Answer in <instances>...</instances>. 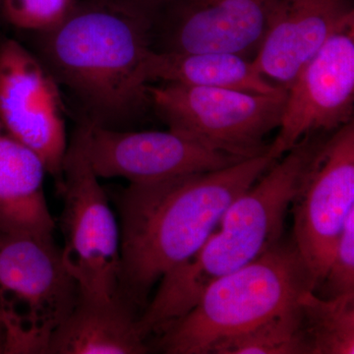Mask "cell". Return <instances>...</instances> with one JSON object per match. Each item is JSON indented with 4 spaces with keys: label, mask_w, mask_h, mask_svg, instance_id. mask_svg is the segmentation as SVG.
<instances>
[{
    "label": "cell",
    "mask_w": 354,
    "mask_h": 354,
    "mask_svg": "<svg viewBox=\"0 0 354 354\" xmlns=\"http://www.w3.org/2000/svg\"><path fill=\"white\" fill-rule=\"evenodd\" d=\"M276 160L267 152L216 171L130 183L118 199L121 297L146 307L153 286L199 251L227 207Z\"/></svg>",
    "instance_id": "cell-1"
},
{
    "label": "cell",
    "mask_w": 354,
    "mask_h": 354,
    "mask_svg": "<svg viewBox=\"0 0 354 354\" xmlns=\"http://www.w3.org/2000/svg\"><path fill=\"white\" fill-rule=\"evenodd\" d=\"M39 34V59L88 111V122L114 129L149 102L146 16L120 0L75 4Z\"/></svg>",
    "instance_id": "cell-2"
},
{
    "label": "cell",
    "mask_w": 354,
    "mask_h": 354,
    "mask_svg": "<svg viewBox=\"0 0 354 354\" xmlns=\"http://www.w3.org/2000/svg\"><path fill=\"white\" fill-rule=\"evenodd\" d=\"M319 144L307 137L274 162L227 207L199 251L160 279L152 301L140 315L144 337L160 334L187 313L213 281L281 241L286 213Z\"/></svg>",
    "instance_id": "cell-3"
},
{
    "label": "cell",
    "mask_w": 354,
    "mask_h": 354,
    "mask_svg": "<svg viewBox=\"0 0 354 354\" xmlns=\"http://www.w3.org/2000/svg\"><path fill=\"white\" fill-rule=\"evenodd\" d=\"M313 283L293 242L276 246L206 288L196 304L160 333L167 354H209L223 339L297 304Z\"/></svg>",
    "instance_id": "cell-4"
},
{
    "label": "cell",
    "mask_w": 354,
    "mask_h": 354,
    "mask_svg": "<svg viewBox=\"0 0 354 354\" xmlns=\"http://www.w3.org/2000/svg\"><path fill=\"white\" fill-rule=\"evenodd\" d=\"M80 292L53 236L0 230V312L6 353H48Z\"/></svg>",
    "instance_id": "cell-5"
},
{
    "label": "cell",
    "mask_w": 354,
    "mask_h": 354,
    "mask_svg": "<svg viewBox=\"0 0 354 354\" xmlns=\"http://www.w3.org/2000/svg\"><path fill=\"white\" fill-rule=\"evenodd\" d=\"M58 192L64 203L62 257L80 297L97 302L122 297L120 227L88 160L85 124L67 147Z\"/></svg>",
    "instance_id": "cell-6"
},
{
    "label": "cell",
    "mask_w": 354,
    "mask_h": 354,
    "mask_svg": "<svg viewBox=\"0 0 354 354\" xmlns=\"http://www.w3.org/2000/svg\"><path fill=\"white\" fill-rule=\"evenodd\" d=\"M147 95L171 131L246 160L269 150L264 140L279 127L286 90L260 94L162 83L149 84Z\"/></svg>",
    "instance_id": "cell-7"
},
{
    "label": "cell",
    "mask_w": 354,
    "mask_h": 354,
    "mask_svg": "<svg viewBox=\"0 0 354 354\" xmlns=\"http://www.w3.org/2000/svg\"><path fill=\"white\" fill-rule=\"evenodd\" d=\"M290 207L292 242L316 291L327 274L346 218L354 211L353 120L319 144Z\"/></svg>",
    "instance_id": "cell-8"
},
{
    "label": "cell",
    "mask_w": 354,
    "mask_h": 354,
    "mask_svg": "<svg viewBox=\"0 0 354 354\" xmlns=\"http://www.w3.org/2000/svg\"><path fill=\"white\" fill-rule=\"evenodd\" d=\"M0 122L34 151L62 186L67 144L59 86L19 41L0 39Z\"/></svg>",
    "instance_id": "cell-9"
},
{
    "label": "cell",
    "mask_w": 354,
    "mask_h": 354,
    "mask_svg": "<svg viewBox=\"0 0 354 354\" xmlns=\"http://www.w3.org/2000/svg\"><path fill=\"white\" fill-rule=\"evenodd\" d=\"M354 18L335 31L300 71L286 97L277 138L268 152L278 160L311 133L353 120Z\"/></svg>",
    "instance_id": "cell-10"
},
{
    "label": "cell",
    "mask_w": 354,
    "mask_h": 354,
    "mask_svg": "<svg viewBox=\"0 0 354 354\" xmlns=\"http://www.w3.org/2000/svg\"><path fill=\"white\" fill-rule=\"evenodd\" d=\"M86 149L97 177H121L130 183L216 171L242 158L212 150L169 131H120L85 123Z\"/></svg>",
    "instance_id": "cell-11"
},
{
    "label": "cell",
    "mask_w": 354,
    "mask_h": 354,
    "mask_svg": "<svg viewBox=\"0 0 354 354\" xmlns=\"http://www.w3.org/2000/svg\"><path fill=\"white\" fill-rule=\"evenodd\" d=\"M353 10L344 0H278L252 59L266 79L288 88Z\"/></svg>",
    "instance_id": "cell-12"
},
{
    "label": "cell",
    "mask_w": 354,
    "mask_h": 354,
    "mask_svg": "<svg viewBox=\"0 0 354 354\" xmlns=\"http://www.w3.org/2000/svg\"><path fill=\"white\" fill-rule=\"evenodd\" d=\"M278 0H177L162 50H257Z\"/></svg>",
    "instance_id": "cell-13"
},
{
    "label": "cell",
    "mask_w": 354,
    "mask_h": 354,
    "mask_svg": "<svg viewBox=\"0 0 354 354\" xmlns=\"http://www.w3.org/2000/svg\"><path fill=\"white\" fill-rule=\"evenodd\" d=\"M46 172L41 158L0 122V230L53 236L55 223L44 196Z\"/></svg>",
    "instance_id": "cell-14"
},
{
    "label": "cell",
    "mask_w": 354,
    "mask_h": 354,
    "mask_svg": "<svg viewBox=\"0 0 354 354\" xmlns=\"http://www.w3.org/2000/svg\"><path fill=\"white\" fill-rule=\"evenodd\" d=\"M136 307L120 297L97 302L79 297L51 337L48 353L142 354L149 351Z\"/></svg>",
    "instance_id": "cell-15"
},
{
    "label": "cell",
    "mask_w": 354,
    "mask_h": 354,
    "mask_svg": "<svg viewBox=\"0 0 354 354\" xmlns=\"http://www.w3.org/2000/svg\"><path fill=\"white\" fill-rule=\"evenodd\" d=\"M144 75L148 84H180L193 87L232 88L272 94L279 87L258 71L252 60L225 51L153 50L147 55Z\"/></svg>",
    "instance_id": "cell-16"
},
{
    "label": "cell",
    "mask_w": 354,
    "mask_h": 354,
    "mask_svg": "<svg viewBox=\"0 0 354 354\" xmlns=\"http://www.w3.org/2000/svg\"><path fill=\"white\" fill-rule=\"evenodd\" d=\"M298 304L310 354L354 353V295L324 298L308 290Z\"/></svg>",
    "instance_id": "cell-17"
},
{
    "label": "cell",
    "mask_w": 354,
    "mask_h": 354,
    "mask_svg": "<svg viewBox=\"0 0 354 354\" xmlns=\"http://www.w3.org/2000/svg\"><path fill=\"white\" fill-rule=\"evenodd\" d=\"M212 353L310 354L298 301L265 322L223 339L216 344Z\"/></svg>",
    "instance_id": "cell-18"
},
{
    "label": "cell",
    "mask_w": 354,
    "mask_h": 354,
    "mask_svg": "<svg viewBox=\"0 0 354 354\" xmlns=\"http://www.w3.org/2000/svg\"><path fill=\"white\" fill-rule=\"evenodd\" d=\"M75 4L74 0H0V10L13 27L43 32L59 25Z\"/></svg>",
    "instance_id": "cell-19"
},
{
    "label": "cell",
    "mask_w": 354,
    "mask_h": 354,
    "mask_svg": "<svg viewBox=\"0 0 354 354\" xmlns=\"http://www.w3.org/2000/svg\"><path fill=\"white\" fill-rule=\"evenodd\" d=\"M318 288L322 291L319 297L324 298L354 295V211L346 218L327 274Z\"/></svg>",
    "instance_id": "cell-20"
},
{
    "label": "cell",
    "mask_w": 354,
    "mask_h": 354,
    "mask_svg": "<svg viewBox=\"0 0 354 354\" xmlns=\"http://www.w3.org/2000/svg\"><path fill=\"white\" fill-rule=\"evenodd\" d=\"M133 10L146 16L162 6H171L177 0H120Z\"/></svg>",
    "instance_id": "cell-21"
},
{
    "label": "cell",
    "mask_w": 354,
    "mask_h": 354,
    "mask_svg": "<svg viewBox=\"0 0 354 354\" xmlns=\"http://www.w3.org/2000/svg\"><path fill=\"white\" fill-rule=\"evenodd\" d=\"M6 325H4L3 316L0 312V353H6Z\"/></svg>",
    "instance_id": "cell-22"
}]
</instances>
